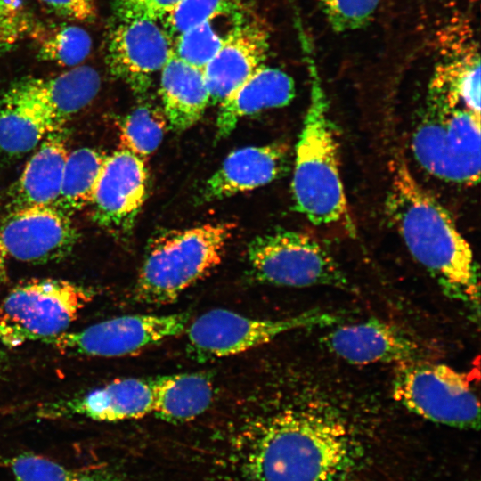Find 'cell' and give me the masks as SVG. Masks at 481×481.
Here are the masks:
<instances>
[{"label":"cell","instance_id":"obj_1","mask_svg":"<svg viewBox=\"0 0 481 481\" xmlns=\"http://www.w3.org/2000/svg\"><path fill=\"white\" fill-rule=\"evenodd\" d=\"M249 435L243 463L252 481H338L359 450L340 412L313 398L281 404L256 420Z\"/></svg>","mask_w":481,"mask_h":481},{"label":"cell","instance_id":"obj_2","mask_svg":"<svg viewBox=\"0 0 481 481\" xmlns=\"http://www.w3.org/2000/svg\"><path fill=\"white\" fill-rule=\"evenodd\" d=\"M388 216L411 255L449 298L479 314V273L471 248L444 206L402 159L392 164Z\"/></svg>","mask_w":481,"mask_h":481},{"label":"cell","instance_id":"obj_3","mask_svg":"<svg viewBox=\"0 0 481 481\" xmlns=\"http://www.w3.org/2000/svg\"><path fill=\"white\" fill-rule=\"evenodd\" d=\"M311 73L310 102L296 145L291 182L294 206L315 225H338L353 233L336 130L320 79L314 69Z\"/></svg>","mask_w":481,"mask_h":481},{"label":"cell","instance_id":"obj_4","mask_svg":"<svg viewBox=\"0 0 481 481\" xmlns=\"http://www.w3.org/2000/svg\"><path fill=\"white\" fill-rule=\"evenodd\" d=\"M234 228L231 223L205 224L155 236L135 284V298L149 305L175 302L220 264Z\"/></svg>","mask_w":481,"mask_h":481},{"label":"cell","instance_id":"obj_5","mask_svg":"<svg viewBox=\"0 0 481 481\" xmlns=\"http://www.w3.org/2000/svg\"><path fill=\"white\" fill-rule=\"evenodd\" d=\"M414 159L431 176L471 186L480 176V114L428 100L412 131Z\"/></svg>","mask_w":481,"mask_h":481},{"label":"cell","instance_id":"obj_6","mask_svg":"<svg viewBox=\"0 0 481 481\" xmlns=\"http://www.w3.org/2000/svg\"><path fill=\"white\" fill-rule=\"evenodd\" d=\"M88 287L61 279H35L14 287L0 305V342L16 346L67 330L94 298Z\"/></svg>","mask_w":481,"mask_h":481},{"label":"cell","instance_id":"obj_7","mask_svg":"<svg viewBox=\"0 0 481 481\" xmlns=\"http://www.w3.org/2000/svg\"><path fill=\"white\" fill-rule=\"evenodd\" d=\"M394 398L430 421L457 428L480 426L478 398L467 375L441 363L418 359L398 364Z\"/></svg>","mask_w":481,"mask_h":481},{"label":"cell","instance_id":"obj_8","mask_svg":"<svg viewBox=\"0 0 481 481\" xmlns=\"http://www.w3.org/2000/svg\"><path fill=\"white\" fill-rule=\"evenodd\" d=\"M252 276L260 282L286 286L346 289L345 273L312 236L279 230L255 237L247 249Z\"/></svg>","mask_w":481,"mask_h":481},{"label":"cell","instance_id":"obj_9","mask_svg":"<svg viewBox=\"0 0 481 481\" xmlns=\"http://www.w3.org/2000/svg\"><path fill=\"white\" fill-rule=\"evenodd\" d=\"M338 320L319 309L281 319H257L217 308L190 322L185 331L191 355L204 362L246 352L295 330L331 326Z\"/></svg>","mask_w":481,"mask_h":481},{"label":"cell","instance_id":"obj_10","mask_svg":"<svg viewBox=\"0 0 481 481\" xmlns=\"http://www.w3.org/2000/svg\"><path fill=\"white\" fill-rule=\"evenodd\" d=\"M191 315L128 314L105 320L82 330L42 339L66 355L125 356L185 332Z\"/></svg>","mask_w":481,"mask_h":481},{"label":"cell","instance_id":"obj_11","mask_svg":"<svg viewBox=\"0 0 481 481\" xmlns=\"http://www.w3.org/2000/svg\"><path fill=\"white\" fill-rule=\"evenodd\" d=\"M145 159L121 145L107 155L89 206L95 224L112 235L130 233L147 196Z\"/></svg>","mask_w":481,"mask_h":481},{"label":"cell","instance_id":"obj_12","mask_svg":"<svg viewBox=\"0 0 481 481\" xmlns=\"http://www.w3.org/2000/svg\"><path fill=\"white\" fill-rule=\"evenodd\" d=\"M71 216L55 206L12 208L0 224V241L6 255L28 263L58 261L78 240Z\"/></svg>","mask_w":481,"mask_h":481},{"label":"cell","instance_id":"obj_13","mask_svg":"<svg viewBox=\"0 0 481 481\" xmlns=\"http://www.w3.org/2000/svg\"><path fill=\"white\" fill-rule=\"evenodd\" d=\"M118 21L107 44L108 67L135 93L143 94L171 56L173 39L155 20Z\"/></svg>","mask_w":481,"mask_h":481},{"label":"cell","instance_id":"obj_14","mask_svg":"<svg viewBox=\"0 0 481 481\" xmlns=\"http://www.w3.org/2000/svg\"><path fill=\"white\" fill-rule=\"evenodd\" d=\"M151 379H116L102 387L39 406L40 418L57 420L84 417L95 421H120L143 418L153 412Z\"/></svg>","mask_w":481,"mask_h":481},{"label":"cell","instance_id":"obj_15","mask_svg":"<svg viewBox=\"0 0 481 481\" xmlns=\"http://www.w3.org/2000/svg\"><path fill=\"white\" fill-rule=\"evenodd\" d=\"M268 38L259 21L236 19L223 45L203 69L210 102L220 104L265 65Z\"/></svg>","mask_w":481,"mask_h":481},{"label":"cell","instance_id":"obj_16","mask_svg":"<svg viewBox=\"0 0 481 481\" xmlns=\"http://www.w3.org/2000/svg\"><path fill=\"white\" fill-rule=\"evenodd\" d=\"M328 349L354 364L396 363L422 359L416 340L396 326L371 319L331 330L324 338Z\"/></svg>","mask_w":481,"mask_h":481},{"label":"cell","instance_id":"obj_17","mask_svg":"<svg viewBox=\"0 0 481 481\" xmlns=\"http://www.w3.org/2000/svg\"><path fill=\"white\" fill-rule=\"evenodd\" d=\"M428 101L480 114V55L472 37L452 29L444 41Z\"/></svg>","mask_w":481,"mask_h":481},{"label":"cell","instance_id":"obj_18","mask_svg":"<svg viewBox=\"0 0 481 481\" xmlns=\"http://www.w3.org/2000/svg\"><path fill=\"white\" fill-rule=\"evenodd\" d=\"M101 78L90 66H78L53 77H24L8 90L37 107L58 127L96 96Z\"/></svg>","mask_w":481,"mask_h":481},{"label":"cell","instance_id":"obj_19","mask_svg":"<svg viewBox=\"0 0 481 481\" xmlns=\"http://www.w3.org/2000/svg\"><path fill=\"white\" fill-rule=\"evenodd\" d=\"M288 147L283 143L249 146L231 152L200 191L201 203L265 185L287 169Z\"/></svg>","mask_w":481,"mask_h":481},{"label":"cell","instance_id":"obj_20","mask_svg":"<svg viewBox=\"0 0 481 481\" xmlns=\"http://www.w3.org/2000/svg\"><path fill=\"white\" fill-rule=\"evenodd\" d=\"M69 151L63 127L50 132L27 162L11 191L12 208L54 206Z\"/></svg>","mask_w":481,"mask_h":481},{"label":"cell","instance_id":"obj_21","mask_svg":"<svg viewBox=\"0 0 481 481\" xmlns=\"http://www.w3.org/2000/svg\"><path fill=\"white\" fill-rule=\"evenodd\" d=\"M294 96L291 77L279 69L262 66L220 103L216 138H226L241 118L286 106Z\"/></svg>","mask_w":481,"mask_h":481},{"label":"cell","instance_id":"obj_22","mask_svg":"<svg viewBox=\"0 0 481 481\" xmlns=\"http://www.w3.org/2000/svg\"><path fill=\"white\" fill-rule=\"evenodd\" d=\"M159 94L167 126L177 132L200 120L210 102L203 70L174 52L160 70Z\"/></svg>","mask_w":481,"mask_h":481},{"label":"cell","instance_id":"obj_23","mask_svg":"<svg viewBox=\"0 0 481 481\" xmlns=\"http://www.w3.org/2000/svg\"><path fill=\"white\" fill-rule=\"evenodd\" d=\"M153 413L159 419L181 423L206 412L214 397V387L204 373H175L151 379Z\"/></svg>","mask_w":481,"mask_h":481},{"label":"cell","instance_id":"obj_24","mask_svg":"<svg viewBox=\"0 0 481 481\" xmlns=\"http://www.w3.org/2000/svg\"><path fill=\"white\" fill-rule=\"evenodd\" d=\"M61 128L8 89L0 98V150L20 155L37 147L52 131Z\"/></svg>","mask_w":481,"mask_h":481},{"label":"cell","instance_id":"obj_25","mask_svg":"<svg viewBox=\"0 0 481 481\" xmlns=\"http://www.w3.org/2000/svg\"><path fill=\"white\" fill-rule=\"evenodd\" d=\"M107 154L83 147L68 155L55 207L70 216L89 206Z\"/></svg>","mask_w":481,"mask_h":481},{"label":"cell","instance_id":"obj_26","mask_svg":"<svg viewBox=\"0 0 481 481\" xmlns=\"http://www.w3.org/2000/svg\"><path fill=\"white\" fill-rule=\"evenodd\" d=\"M167 126L161 107L151 102L141 103L122 122V146L145 159L157 150Z\"/></svg>","mask_w":481,"mask_h":481},{"label":"cell","instance_id":"obj_27","mask_svg":"<svg viewBox=\"0 0 481 481\" xmlns=\"http://www.w3.org/2000/svg\"><path fill=\"white\" fill-rule=\"evenodd\" d=\"M214 20L202 22L175 37L173 43L175 55L203 70L219 51L230 31L224 34L217 31Z\"/></svg>","mask_w":481,"mask_h":481},{"label":"cell","instance_id":"obj_28","mask_svg":"<svg viewBox=\"0 0 481 481\" xmlns=\"http://www.w3.org/2000/svg\"><path fill=\"white\" fill-rule=\"evenodd\" d=\"M91 47V37L84 29L63 25L44 37L39 46V56L61 66H74L87 57Z\"/></svg>","mask_w":481,"mask_h":481},{"label":"cell","instance_id":"obj_29","mask_svg":"<svg viewBox=\"0 0 481 481\" xmlns=\"http://www.w3.org/2000/svg\"><path fill=\"white\" fill-rule=\"evenodd\" d=\"M232 10V0H180L163 19L169 37L182 32Z\"/></svg>","mask_w":481,"mask_h":481},{"label":"cell","instance_id":"obj_30","mask_svg":"<svg viewBox=\"0 0 481 481\" xmlns=\"http://www.w3.org/2000/svg\"><path fill=\"white\" fill-rule=\"evenodd\" d=\"M333 30L346 32L365 26L380 0H317Z\"/></svg>","mask_w":481,"mask_h":481},{"label":"cell","instance_id":"obj_31","mask_svg":"<svg viewBox=\"0 0 481 481\" xmlns=\"http://www.w3.org/2000/svg\"><path fill=\"white\" fill-rule=\"evenodd\" d=\"M38 30L23 0H0V54Z\"/></svg>","mask_w":481,"mask_h":481},{"label":"cell","instance_id":"obj_32","mask_svg":"<svg viewBox=\"0 0 481 481\" xmlns=\"http://www.w3.org/2000/svg\"><path fill=\"white\" fill-rule=\"evenodd\" d=\"M9 463L16 481H72L80 474L33 453L20 454Z\"/></svg>","mask_w":481,"mask_h":481},{"label":"cell","instance_id":"obj_33","mask_svg":"<svg viewBox=\"0 0 481 481\" xmlns=\"http://www.w3.org/2000/svg\"><path fill=\"white\" fill-rule=\"evenodd\" d=\"M180 0H113L118 20L164 19Z\"/></svg>","mask_w":481,"mask_h":481},{"label":"cell","instance_id":"obj_34","mask_svg":"<svg viewBox=\"0 0 481 481\" xmlns=\"http://www.w3.org/2000/svg\"><path fill=\"white\" fill-rule=\"evenodd\" d=\"M55 13L77 20H88L95 16L94 0H39Z\"/></svg>","mask_w":481,"mask_h":481},{"label":"cell","instance_id":"obj_35","mask_svg":"<svg viewBox=\"0 0 481 481\" xmlns=\"http://www.w3.org/2000/svg\"><path fill=\"white\" fill-rule=\"evenodd\" d=\"M72 481H126L119 474L105 469H94L80 474Z\"/></svg>","mask_w":481,"mask_h":481},{"label":"cell","instance_id":"obj_36","mask_svg":"<svg viewBox=\"0 0 481 481\" xmlns=\"http://www.w3.org/2000/svg\"><path fill=\"white\" fill-rule=\"evenodd\" d=\"M5 257H6V253L3 248V245L0 241V281H2L3 280H4L5 278V273H6V270H5Z\"/></svg>","mask_w":481,"mask_h":481}]
</instances>
